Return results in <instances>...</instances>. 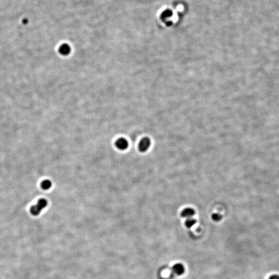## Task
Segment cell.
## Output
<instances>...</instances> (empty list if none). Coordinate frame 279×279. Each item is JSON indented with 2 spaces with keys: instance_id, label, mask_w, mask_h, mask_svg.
Returning a JSON list of instances; mask_svg holds the SVG:
<instances>
[{
  "instance_id": "1",
  "label": "cell",
  "mask_w": 279,
  "mask_h": 279,
  "mask_svg": "<svg viewBox=\"0 0 279 279\" xmlns=\"http://www.w3.org/2000/svg\"><path fill=\"white\" fill-rule=\"evenodd\" d=\"M48 202L45 198H41L38 201L37 204L32 206L30 208V212L31 214L36 216L39 215L41 211L47 206Z\"/></svg>"
},
{
  "instance_id": "2",
  "label": "cell",
  "mask_w": 279,
  "mask_h": 279,
  "mask_svg": "<svg viewBox=\"0 0 279 279\" xmlns=\"http://www.w3.org/2000/svg\"><path fill=\"white\" fill-rule=\"evenodd\" d=\"M151 142L150 139L149 138H143L138 144V149L141 152L144 153L146 151L149 149V147L151 146Z\"/></svg>"
},
{
  "instance_id": "3",
  "label": "cell",
  "mask_w": 279,
  "mask_h": 279,
  "mask_svg": "<svg viewBox=\"0 0 279 279\" xmlns=\"http://www.w3.org/2000/svg\"><path fill=\"white\" fill-rule=\"evenodd\" d=\"M128 141L125 138H119L116 141L115 146L118 149L121 151H124L128 148Z\"/></svg>"
},
{
  "instance_id": "4",
  "label": "cell",
  "mask_w": 279,
  "mask_h": 279,
  "mask_svg": "<svg viewBox=\"0 0 279 279\" xmlns=\"http://www.w3.org/2000/svg\"><path fill=\"white\" fill-rule=\"evenodd\" d=\"M58 52L62 56H68L71 52V48L70 45L67 43L63 44L59 47Z\"/></svg>"
},
{
  "instance_id": "5",
  "label": "cell",
  "mask_w": 279,
  "mask_h": 279,
  "mask_svg": "<svg viewBox=\"0 0 279 279\" xmlns=\"http://www.w3.org/2000/svg\"><path fill=\"white\" fill-rule=\"evenodd\" d=\"M195 211L191 208H187L182 211L181 216L184 218H190L195 215Z\"/></svg>"
},
{
  "instance_id": "6",
  "label": "cell",
  "mask_w": 279,
  "mask_h": 279,
  "mask_svg": "<svg viewBox=\"0 0 279 279\" xmlns=\"http://www.w3.org/2000/svg\"><path fill=\"white\" fill-rule=\"evenodd\" d=\"M172 271L176 275H180L185 272V267L181 264H176L172 267Z\"/></svg>"
},
{
  "instance_id": "7",
  "label": "cell",
  "mask_w": 279,
  "mask_h": 279,
  "mask_svg": "<svg viewBox=\"0 0 279 279\" xmlns=\"http://www.w3.org/2000/svg\"><path fill=\"white\" fill-rule=\"evenodd\" d=\"M173 12L171 9H165L162 12L161 15H160V18L162 20L164 21L165 19L169 18H169L173 16Z\"/></svg>"
},
{
  "instance_id": "8",
  "label": "cell",
  "mask_w": 279,
  "mask_h": 279,
  "mask_svg": "<svg viewBox=\"0 0 279 279\" xmlns=\"http://www.w3.org/2000/svg\"><path fill=\"white\" fill-rule=\"evenodd\" d=\"M52 182L49 180H45L41 183V187L43 190H48L51 187Z\"/></svg>"
},
{
  "instance_id": "9",
  "label": "cell",
  "mask_w": 279,
  "mask_h": 279,
  "mask_svg": "<svg viewBox=\"0 0 279 279\" xmlns=\"http://www.w3.org/2000/svg\"><path fill=\"white\" fill-rule=\"evenodd\" d=\"M196 220L193 219L192 218H188V219L186 220V221H185V225H186V227H187L188 228H191L196 223Z\"/></svg>"
},
{
  "instance_id": "10",
  "label": "cell",
  "mask_w": 279,
  "mask_h": 279,
  "mask_svg": "<svg viewBox=\"0 0 279 279\" xmlns=\"http://www.w3.org/2000/svg\"><path fill=\"white\" fill-rule=\"evenodd\" d=\"M222 218V216L219 213H214L212 215V219L215 222H219Z\"/></svg>"
},
{
  "instance_id": "11",
  "label": "cell",
  "mask_w": 279,
  "mask_h": 279,
  "mask_svg": "<svg viewBox=\"0 0 279 279\" xmlns=\"http://www.w3.org/2000/svg\"><path fill=\"white\" fill-rule=\"evenodd\" d=\"M269 279H279V276L277 275H272L269 277Z\"/></svg>"
},
{
  "instance_id": "12",
  "label": "cell",
  "mask_w": 279,
  "mask_h": 279,
  "mask_svg": "<svg viewBox=\"0 0 279 279\" xmlns=\"http://www.w3.org/2000/svg\"><path fill=\"white\" fill-rule=\"evenodd\" d=\"M27 20L25 19L24 21H23V23H27Z\"/></svg>"
}]
</instances>
